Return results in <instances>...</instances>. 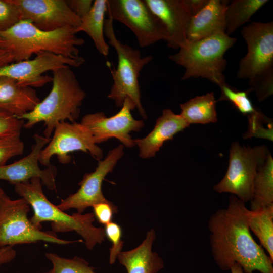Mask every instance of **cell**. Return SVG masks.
Instances as JSON below:
<instances>
[{
	"label": "cell",
	"mask_w": 273,
	"mask_h": 273,
	"mask_svg": "<svg viewBox=\"0 0 273 273\" xmlns=\"http://www.w3.org/2000/svg\"><path fill=\"white\" fill-rule=\"evenodd\" d=\"M249 210L244 202L232 195L227 208L210 216L208 227L212 256L222 271L230 270L237 263L244 273H273V260L250 234Z\"/></svg>",
	"instance_id": "cell-1"
},
{
	"label": "cell",
	"mask_w": 273,
	"mask_h": 273,
	"mask_svg": "<svg viewBox=\"0 0 273 273\" xmlns=\"http://www.w3.org/2000/svg\"><path fill=\"white\" fill-rule=\"evenodd\" d=\"M14 189L16 193L25 199L32 208L34 213L30 219L36 228L41 230L42 222L50 221L55 233L75 231L83 238L89 250L104 241V229L93 224L95 220L93 212H77L69 215L60 210L44 194L40 178L33 177L28 181L15 184Z\"/></svg>",
	"instance_id": "cell-2"
},
{
	"label": "cell",
	"mask_w": 273,
	"mask_h": 273,
	"mask_svg": "<svg viewBox=\"0 0 273 273\" xmlns=\"http://www.w3.org/2000/svg\"><path fill=\"white\" fill-rule=\"evenodd\" d=\"M52 87L48 95L30 112L20 119L26 120L23 127L31 129L43 122V134L51 138L56 126L69 120L74 122L80 113V107L86 97L79 81L70 67L59 68L52 72Z\"/></svg>",
	"instance_id": "cell-3"
},
{
	"label": "cell",
	"mask_w": 273,
	"mask_h": 273,
	"mask_svg": "<svg viewBox=\"0 0 273 273\" xmlns=\"http://www.w3.org/2000/svg\"><path fill=\"white\" fill-rule=\"evenodd\" d=\"M76 34L72 28L42 30L24 19L0 31V48L11 53L14 62L28 60L32 55L42 52L75 58L79 56L78 47L84 43Z\"/></svg>",
	"instance_id": "cell-4"
},
{
	"label": "cell",
	"mask_w": 273,
	"mask_h": 273,
	"mask_svg": "<svg viewBox=\"0 0 273 273\" xmlns=\"http://www.w3.org/2000/svg\"><path fill=\"white\" fill-rule=\"evenodd\" d=\"M236 41L224 32H218L197 41H188L169 59L185 69L182 80L201 77L221 87L226 83L223 72L228 62L224 55Z\"/></svg>",
	"instance_id": "cell-5"
},
{
	"label": "cell",
	"mask_w": 273,
	"mask_h": 273,
	"mask_svg": "<svg viewBox=\"0 0 273 273\" xmlns=\"http://www.w3.org/2000/svg\"><path fill=\"white\" fill-rule=\"evenodd\" d=\"M104 35L108 43L115 49L118 58L116 69H111L113 83L108 98L114 101L120 108L126 98L134 104L141 117L147 118L141 102L139 77L141 70L153 59L151 55L142 56L140 51L123 43L117 37L113 21L108 18L104 23Z\"/></svg>",
	"instance_id": "cell-6"
},
{
	"label": "cell",
	"mask_w": 273,
	"mask_h": 273,
	"mask_svg": "<svg viewBox=\"0 0 273 273\" xmlns=\"http://www.w3.org/2000/svg\"><path fill=\"white\" fill-rule=\"evenodd\" d=\"M30 205L23 198L12 200L6 194L0 207V246L43 241L59 245L73 242L58 238L53 231H42L36 228L28 217Z\"/></svg>",
	"instance_id": "cell-7"
},
{
	"label": "cell",
	"mask_w": 273,
	"mask_h": 273,
	"mask_svg": "<svg viewBox=\"0 0 273 273\" xmlns=\"http://www.w3.org/2000/svg\"><path fill=\"white\" fill-rule=\"evenodd\" d=\"M269 153L265 145L252 148L233 142L228 170L221 180L213 186L214 190L219 193H230L245 203L250 201L257 168Z\"/></svg>",
	"instance_id": "cell-8"
},
{
	"label": "cell",
	"mask_w": 273,
	"mask_h": 273,
	"mask_svg": "<svg viewBox=\"0 0 273 273\" xmlns=\"http://www.w3.org/2000/svg\"><path fill=\"white\" fill-rule=\"evenodd\" d=\"M106 14L129 28L141 48L167 40L164 25L144 0H107Z\"/></svg>",
	"instance_id": "cell-9"
},
{
	"label": "cell",
	"mask_w": 273,
	"mask_h": 273,
	"mask_svg": "<svg viewBox=\"0 0 273 273\" xmlns=\"http://www.w3.org/2000/svg\"><path fill=\"white\" fill-rule=\"evenodd\" d=\"M75 151L88 153L99 160L103 156L102 149L95 143L87 128L80 123L61 122L56 126L47 146L41 151L39 163L49 167L51 158L56 155L59 162L68 164L71 160L69 154Z\"/></svg>",
	"instance_id": "cell-10"
},
{
	"label": "cell",
	"mask_w": 273,
	"mask_h": 273,
	"mask_svg": "<svg viewBox=\"0 0 273 273\" xmlns=\"http://www.w3.org/2000/svg\"><path fill=\"white\" fill-rule=\"evenodd\" d=\"M241 33L247 52L239 62L237 78L249 80L273 68V22H252Z\"/></svg>",
	"instance_id": "cell-11"
},
{
	"label": "cell",
	"mask_w": 273,
	"mask_h": 273,
	"mask_svg": "<svg viewBox=\"0 0 273 273\" xmlns=\"http://www.w3.org/2000/svg\"><path fill=\"white\" fill-rule=\"evenodd\" d=\"M84 62L81 56L73 58L42 52L33 59L13 62L0 67V77L12 78L21 86L41 87L52 81V76L43 75L45 72L68 66L78 67Z\"/></svg>",
	"instance_id": "cell-12"
},
{
	"label": "cell",
	"mask_w": 273,
	"mask_h": 273,
	"mask_svg": "<svg viewBox=\"0 0 273 273\" xmlns=\"http://www.w3.org/2000/svg\"><path fill=\"white\" fill-rule=\"evenodd\" d=\"M135 108L133 102L126 98L115 115L107 117L102 112L89 113L82 117L80 123L90 130L97 145L115 138L124 146L131 148L135 145L130 133L140 131L145 125L143 120L133 117L131 111Z\"/></svg>",
	"instance_id": "cell-13"
},
{
	"label": "cell",
	"mask_w": 273,
	"mask_h": 273,
	"mask_svg": "<svg viewBox=\"0 0 273 273\" xmlns=\"http://www.w3.org/2000/svg\"><path fill=\"white\" fill-rule=\"evenodd\" d=\"M124 155V146L122 144L110 150L103 160H99L95 170L86 173L78 185V191L62 199L57 205L64 211L75 209L79 213H82L86 208L94 205L107 201L103 195L102 186L107 175L113 171L119 160Z\"/></svg>",
	"instance_id": "cell-14"
},
{
	"label": "cell",
	"mask_w": 273,
	"mask_h": 273,
	"mask_svg": "<svg viewBox=\"0 0 273 273\" xmlns=\"http://www.w3.org/2000/svg\"><path fill=\"white\" fill-rule=\"evenodd\" d=\"M19 9L22 20H30L44 31L63 28L76 29L81 19L64 0H11Z\"/></svg>",
	"instance_id": "cell-15"
},
{
	"label": "cell",
	"mask_w": 273,
	"mask_h": 273,
	"mask_svg": "<svg viewBox=\"0 0 273 273\" xmlns=\"http://www.w3.org/2000/svg\"><path fill=\"white\" fill-rule=\"evenodd\" d=\"M33 138L35 142L28 155L12 164L0 166V180L15 185L28 181L33 177H39L42 185L48 189L53 190L56 189V168L51 165L42 169L38 161L41 151L49 143L51 138L37 133L33 135Z\"/></svg>",
	"instance_id": "cell-16"
},
{
	"label": "cell",
	"mask_w": 273,
	"mask_h": 273,
	"mask_svg": "<svg viewBox=\"0 0 273 273\" xmlns=\"http://www.w3.org/2000/svg\"><path fill=\"white\" fill-rule=\"evenodd\" d=\"M164 25L168 47L180 49L187 42V32L192 18L183 0H144Z\"/></svg>",
	"instance_id": "cell-17"
},
{
	"label": "cell",
	"mask_w": 273,
	"mask_h": 273,
	"mask_svg": "<svg viewBox=\"0 0 273 273\" xmlns=\"http://www.w3.org/2000/svg\"><path fill=\"white\" fill-rule=\"evenodd\" d=\"M189 125L180 114L169 109L163 110L153 130L144 138L134 139L139 147V156L144 159L154 157L165 142L172 140Z\"/></svg>",
	"instance_id": "cell-18"
},
{
	"label": "cell",
	"mask_w": 273,
	"mask_h": 273,
	"mask_svg": "<svg viewBox=\"0 0 273 273\" xmlns=\"http://www.w3.org/2000/svg\"><path fill=\"white\" fill-rule=\"evenodd\" d=\"M229 1L209 0L207 5L190 20L187 32L188 42L203 39L225 29V13Z\"/></svg>",
	"instance_id": "cell-19"
},
{
	"label": "cell",
	"mask_w": 273,
	"mask_h": 273,
	"mask_svg": "<svg viewBox=\"0 0 273 273\" xmlns=\"http://www.w3.org/2000/svg\"><path fill=\"white\" fill-rule=\"evenodd\" d=\"M155 238V232L151 229L138 247L118 254L117 259L127 273H157L164 267L163 259L152 250Z\"/></svg>",
	"instance_id": "cell-20"
},
{
	"label": "cell",
	"mask_w": 273,
	"mask_h": 273,
	"mask_svg": "<svg viewBox=\"0 0 273 273\" xmlns=\"http://www.w3.org/2000/svg\"><path fill=\"white\" fill-rule=\"evenodd\" d=\"M40 102L33 88L19 85L9 77H0V109L19 119L32 111Z\"/></svg>",
	"instance_id": "cell-21"
},
{
	"label": "cell",
	"mask_w": 273,
	"mask_h": 273,
	"mask_svg": "<svg viewBox=\"0 0 273 273\" xmlns=\"http://www.w3.org/2000/svg\"><path fill=\"white\" fill-rule=\"evenodd\" d=\"M107 10V0H95L88 13L81 19L76 33L84 32L93 40L97 51L104 56L108 55L109 46L104 38L105 15Z\"/></svg>",
	"instance_id": "cell-22"
},
{
	"label": "cell",
	"mask_w": 273,
	"mask_h": 273,
	"mask_svg": "<svg viewBox=\"0 0 273 273\" xmlns=\"http://www.w3.org/2000/svg\"><path fill=\"white\" fill-rule=\"evenodd\" d=\"M216 102L213 92L196 96L180 105V115L189 125L216 122Z\"/></svg>",
	"instance_id": "cell-23"
},
{
	"label": "cell",
	"mask_w": 273,
	"mask_h": 273,
	"mask_svg": "<svg viewBox=\"0 0 273 273\" xmlns=\"http://www.w3.org/2000/svg\"><path fill=\"white\" fill-rule=\"evenodd\" d=\"M273 205V158L269 153L258 166L253 183L250 210Z\"/></svg>",
	"instance_id": "cell-24"
},
{
	"label": "cell",
	"mask_w": 273,
	"mask_h": 273,
	"mask_svg": "<svg viewBox=\"0 0 273 273\" xmlns=\"http://www.w3.org/2000/svg\"><path fill=\"white\" fill-rule=\"evenodd\" d=\"M248 225L273 260V205L249 210Z\"/></svg>",
	"instance_id": "cell-25"
},
{
	"label": "cell",
	"mask_w": 273,
	"mask_h": 273,
	"mask_svg": "<svg viewBox=\"0 0 273 273\" xmlns=\"http://www.w3.org/2000/svg\"><path fill=\"white\" fill-rule=\"evenodd\" d=\"M268 2V0H233L229 3L225 13L226 35L250 21L251 17Z\"/></svg>",
	"instance_id": "cell-26"
},
{
	"label": "cell",
	"mask_w": 273,
	"mask_h": 273,
	"mask_svg": "<svg viewBox=\"0 0 273 273\" xmlns=\"http://www.w3.org/2000/svg\"><path fill=\"white\" fill-rule=\"evenodd\" d=\"M45 255L53 267L42 273H97L95 268L82 258L75 256L67 258L53 253H47Z\"/></svg>",
	"instance_id": "cell-27"
},
{
	"label": "cell",
	"mask_w": 273,
	"mask_h": 273,
	"mask_svg": "<svg viewBox=\"0 0 273 273\" xmlns=\"http://www.w3.org/2000/svg\"><path fill=\"white\" fill-rule=\"evenodd\" d=\"M221 96L217 102L228 101L242 114L247 116L257 113L258 110L252 104L248 97L249 93L240 91L230 86L227 83L220 87Z\"/></svg>",
	"instance_id": "cell-28"
},
{
	"label": "cell",
	"mask_w": 273,
	"mask_h": 273,
	"mask_svg": "<svg viewBox=\"0 0 273 273\" xmlns=\"http://www.w3.org/2000/svg\"><path fill=\"white\" fill-rule=\"evenodd\" d=\"M248 93L254 91L257 100L262 102L273 93V68L259 74L249 80Z\"/></svg>",
	"instance_id": "cell-29"
},
{
	"label": "cell",
	"mask_w": 273,
	"mask_h": 273,
	"mask_svg": "<svg viewBox=\"0 0 273 273\" xmlns=\"http://www.w3.org/2000/svg\"><path fill=\"white\" fill-rule=\"evenodd\" d=\"M22 20L19 8L11 0H0V31L8 30Z\"/></svg>",
	"instance_id": "cell-30"
},
{
	"label": "cell",
	"mask_w": 273,
	"mask_h": 273,
	"mask_svg": "<svg viewBox=\"0 0 273 273\" xmlns=\"http://www.w3.org/2000/svg\"><path fill=\"white\" fill-rule=\"evenodd\" d=\"M24 120L0 109V139L20 136Z\"/></svg>",
	"instance_id": "cell-31"
},
{
	"label": "cell",
	"mask_w": 273,
	"mask_h": 273,
	"mask_svg": "<svg viewBox=\"0 0 273 273\" xmlns=\"http://www.w3.org/2000/svg\"><path fill=\"white\" fill-rule=\"evenodd\" d=\"M24 144L20 136L0 139V166L6 164L10 158L23 153Z\"/></svg>",
	"instance_id": "cell-32"
},
{
	"label": "cell",
	"mask_w": 273,
	"mask_h": 273,
	"mask_svg": "<svg viewBox=\"0 0 273 273\" xmlns=\"http://www.w3.org/2000/svg\"><path fill=\"white\" fill-rule=\"evenodd\" d=\"M106 237L112 243L110 248L109 263L113 264L115 262L117 256L122 251L124 242L121 240L122 232L121 226L117 223L111 222L105 225Z\"/></svg>",
	"instance_id": "cell-33"
},
{
	"label": "cell",
	"mask_w": 273,
	"mask_h": 273,
	"mask_svg": "<svg viewBox=\"0 0 273 273\" xmlns=\"http://www.w3.org/2000/svg\"><path fill=\"white\" fill-rule=\"evenodd\" d=\"M94 214L99 223L107 225L112 222L114 214L117 212V207L108 200L94 205L93 207Z\"/></svg>",
	"instance_id": "cell-34"
},
{
	"label": "cell",
	"mask_w": 273,
	"mask_h": 273,
	"mask_svg": "<svg viewBox=\"0 0 273 273\" xmlns=\"http://www.w3.org/2000/svg\"><path fill=\"white\" fill-rule=\"evenodd\" d=\"M66 1L71 10L80 19L88 13L94 3L92 0H68Z\"/></svg>",
	"instance_id": "cell-35"
},
{
	"label": "cell",
	"mask_w": 273,
	"mask_h": 273,
	"mask_svg": "<svg viewBox=\"0 0 273 273\" xmlns=\"http://www.w3.org/2000/svg\"><path fill=\"white\" fill-rule=\"evenodd\" d=\"M183 1L187 10L192 17L204 8L209 0H183Z\"/></svg>",
	"instance_id": "cell-36"
},
{
	"label": "cell",
	"mask_w": 273,
	"mask_h": 273,
	"mask_svg": "<svg viewBox=\"0 0 273 273\" xmlns=\"http://www.w3.org/2000/svg\"><path fill=\"white\" fill-rule=\"evenodd\" d=\"M16 256V252L13 247L0 246V266L11 262Z\"/></svg>",
	"instance_id": "cell-37"
},
{
	"label": "cell",
	"mask_w": 273,
	"mask_h": 273,
	"mask_svg": "<svg viewBox=\"0 0 273 273\" xmlns=\"http://www.w3.org/2000/svg\"><path fill=\"white\" fill-rule=\"evenodd\" d=\"M13 62H14V59L11 53L0 48V67Z\"/></svg>",
	"instance_id": "cell-38"
},
{
	"label": "cell",
	"mask_w": 273,
	"mask_h": 273,
	"mask_svg": "<svg viewBox=\"0 0 273 273\" xmlns=\"http://www.w3.org/2000/svg\"><path fill=\"white\" fill-rule=\"evenodd\" d=\"M230 270L231 273H244L241 266L237 263H235Z\"/></svg>",
	"instance_id": "cell-39"
},
{
	"label": "cell",
	"mask_w": 273,
	"mask_h": 273,
	"mask_svg": "<svg viewBox=\"0 0 273 273\" xmlns=\"http://www.w3.org/2000/svg\"><path fill=\"white\" fill-rule=\"evenodd\" d=\"M5 194V193L4 192L3 190L0 188V207H1V204L2 198Z\"/></svg>",
	"instance_id": "cell-40"
}]
</instances>
